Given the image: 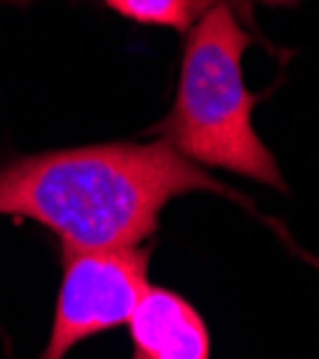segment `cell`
Returning <instances> with one entry per match:
<instances>
[{
	"instance_id": "6da1fadb",
	"label": "cell",
	"mask_w": 319,
	"mask_h": 359,
	"mask_svg": "<svg viewBox=\"0 0 319 359\" xmlns=\"http://www.w3.org/2000/svg\"><path fill=\"white\" fill-rule=\"evenodd\" d=\"M191 191L234 197L168 140L63 149L0 165V214L49 226L63 248H137L165 203Z\"/></svg>"
},
{
	"instance_id": "7a4b0ae2",
	"label": "cell",
	"mask_w": 319,
	"mask_h": 359,
	"mask_svg": "<svg viewBox=\"0 0 319 359\" xmlns=\"http://www.w3.org/2000/svg\"><path fill=\"white\" fill-rule=\"evenodd\" d=\"M248 43L251 34L228 6L200 18L189 29L174 109L157 131L197 165L228 168L285 191L280 165L254 128L257 95L243 80Z\"/></svg>"
},
{
	"instance_id": "3957f363",
	"label": "cell",
	"mask_w": 319,
	"mask_h": 359,
	"mask_svg": "<svg viewBox=\"0 0 319 359\" xmlns=\"http://www.w3.org/2000/svg\"><path fill=\"white\" fill-rule=\"evenodd\" d=\"M149 291V251L63 248V285L43 359H63L83 339L125 325Z\"/></svg>"
},
{
	"instance_id": "ba28073f",
	"label": "cell",
	"mask_w": 319,
	"mask_h": 359,
	"mask_svg": "<svg viewBox=\"0 0 319 359\" xmlns=\"http://www.w3.org/2000/svg\"><path fill=\"white\" fill-rule=\"evenodd\" d=\"M134 359H143V356H137V353H134Z\"/></svg>"
},
{
	"instance_id": "5b68a950",
	"label": "cell",
	"mask_w": 319,
	"mask_h": 359,
	"mask_svg": "<svg viewBox=\"0 0 319 359\" xmlns=\"http://www.w3.org/2000/svg\"><path fill=\"white\" fill-rule=\"evenodd\" d=\"M251 0H106V6L114 9L117 15L146 23V26H168L189 32L200 18H205L217 6H228L243 26H254V12H251Z\"/></svg>"
},
{
	"instance_id": "8992f818",
	"label": "cell",
	"mask_w": 319,
	"mask_h": 359,
	"mask_svg": "<svg viewBox=\"0 0 319 359\" xmlns=\"http://www.w3.org/2000/svg\"><path fill=\"white\" fill-rule=\"evenodd\" d=\"M259 4H268V6H291L297 0H259Z\"/></svg>"
},
{
	"instance_id": "277c9868",
	"label": "cell",
	"mask_w": 319,
	"mask_h": 359,
	"mask_svg": "<svg viewBox=\"0 0 319 359\" xmlns=\"http://www.w3.org/2000/svg\"><path fill=\"white\" fill-rule=\"evenodd\" d=\"M137 356L143 359H211V339L203 317L189 299L168 288H151L125 323Z\"/></svg>"
},
{
	"instance_id": "52a82bcc",
	"label": "cell",
	"mask_w": 319,
	"mask_h": 359,
	"mask_svg": "<svg viewBox=\"0 0 319 359\" xmlns=\"http://www.w3.org/2000/svg\"><path fill=\"white\" fill-rule=\"evenodd\" d=\"M9 4H29V0H9Z\"/></svg>"
}]
</instances>
